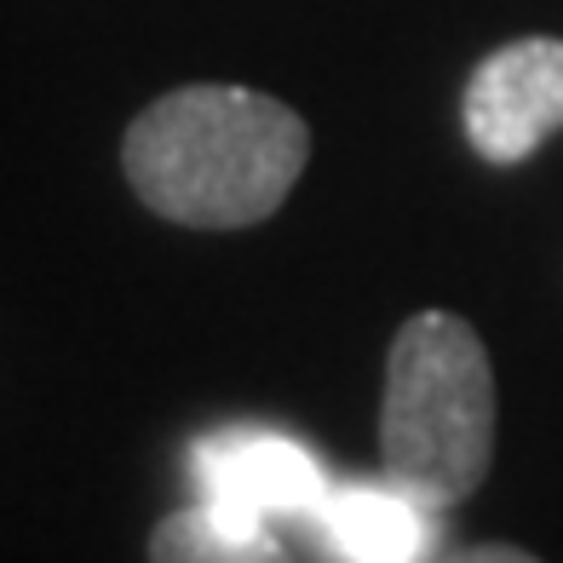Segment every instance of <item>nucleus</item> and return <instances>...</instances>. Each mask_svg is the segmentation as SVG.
Instances as JSON below:
<instances>
[{
    "label": "nucleus",
    "mask_w": 563,
    "mask_h": 563,
    "mask_svg": "<svg viewBox=\"0 0 563 563\" xmlns=\"http://www.w3.org/2000/svg\"><path fill=\"white\" fill-rule=\"evenodd\" d=\"M201 506L230 529H271L282 518H317L328 477L317 454L276 426H219L190 449Z\"/></svg>",
    "instance_id": "nucleus-3"
},
{
    "label": "nucleus",
    "mask_w": 563,
    "mask_h": 563,
    "mask_svg": "<svg viewBox=\"0 0 563 563\" xmlns=\"http://www.w3.org/2000/svg\"><path fill=\"white\" fill-rule=\"evenodd\" d=\"M438 563H541V558L523 552V547H506V541H483V547H466V552H449Z\"/></svg>",
    "instance_id": "nucleus-7"
},
{
    "label": "nucleus",
    "mask_w": 563,
    "mask_h": 563,
    "mask_svg": "<svg viewBox=\"0 0 563 563\" xmlns=\"http://www.w3.org/2000/svg\"><path fill=\"white\" fill-rule=\"evenodd\" d=\"M311 162V126L271 92L196 81L162 92L121 139L126 185L150 213L190 230L271 219Z\"/></svg>",
    "instance_id": "nucleus-1"
},
{
    "label": "nucleus",
    "mask_w": 563,
    "mask_h": 563,
    "mask_svg": "<svg viewBox=\"0 0 563 563\" xmlns=\"http://www.w3.org/2000/svg\"><path fill=\"white\" fill-rule=\"evenodd\" d=\"M386 477L426 506H460L495 460V368L477 328L454 311H415L386 356L379 397Z\"/></svg>",
    "instance_id": "nucleus-2"
},
{
    "label": "nucleus",
    "mask_w": 563,
    "mask_h": 563,
    "mask_svg": "<svg viewBox=\"0 0 563 563\" xmlns=\"http://www.w3.org/2000/svg\"><path fill=\"white\" fill-rule=\"evenodd\" d=\"M150 563H294L271 529H230L208 506L167 511L150 534Z\"/></svg>",
    "instance_id": "nucleus-6"
},
{
    "label": "nucleus",
    "mask_w": 563,
    "mask_h": 563,
    "mask_svg": "<svg viewBox=\"0 0 563 563\" xmlns=\"http://www.w3.org/2000/svg\"><path fill=\"white\" fill-rule=\"evenodd\" d=\"M415 489L397 477H345L328 483V500L317 506V529L328 563H426L438 523Z\"/></svg>",
    "instance_id": "nucleus-5"
},
{
    "label": "nucleus",
    "mask_w": 563,
    "mask_h": 563,
    "mask_svg": "<svg viewBox=\"0 0 563 563\" xmlns=\"http://www.w3.org/2000/svg\"><path fill=\"white\" fill-rule=\"evenodd\" d=\"M466 139L483 162L518 167L563 133V41L523 35L495 46L466 81Z\"/></svg>",
    "instance_id": "nucleus-4"
}]
</instances>
